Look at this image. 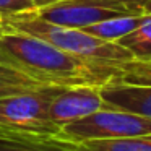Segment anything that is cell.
I'll return each instance as SVG.
<instances>
[{
    "label": "cell",
    "instance_id": "1",
    "mask_svg": "<svg viewBox=\"0 0 151 151\" xmlns=\"http://www.w3.org/2000/svg\"><path fill=\"white\" fill-rule=\"evenodd\" d=\"M0 63L55 86H102L114 80L119 72L83 62L47 41L7 26L0 31Z\"/></svg>",
    "mask_w": 151,
    "mask_h": 151
},
{
    "label": "cell",
    "instance_id": "2",
    "mask_svg": "<svg viewBox=\"0 0 151 151\" xmlns=\"http://www.w3.org/2000/svg\"><path fill=\"white\" fill-rule=\"evenodd\" d=\"M4 20L7 28L33 34V36L55 46L57 49L63 50L83 62L93 63V65L111 67V68L119 70L124 63L133 60L130 52L120 44L102 41L96 36L85 33L83 29H78V28H67L47 23V21L37 18L34 12L15 15V17H8Z\"/></svg>",
    "mask_w": 151,
    "mask_h": 151
},
{
    "label": "cell",
    "instance_id": "3",
    "mask_svg": "<svg viewBox=\"0 0 151 151\" xmlns=\"http://www.w3.org/2000/svg\"><path fill=\"white\" fill-rule=\"evenodd\" d=\"M63 86H42L0 98V130L33 135H59L60 128L50 122L49 107Z\"/></svg>",
    "mask_w": 151,
    "mask_h": 151
},
{
    "label": "cell",
    "instance_id": "4",
    "mask_svg": "<svg viewBox=\"0 0 151 151\" xmlns=\"http://www.w3.org/2000/svg\"><path fill=\"white\" fill-rule=\"evenodd\" d=\"M151 133V119L133 112L102 107L62 127L60 137L68 141L114 140Z\"/></svg>",
    "mask_w": 151,
    "mask_h": 151
},
{
    "label": "cell",
    "instance_id": "5",
    "mask_svg": "<svg viewBox=\"0 0 151 151\" xmlns=\"http://www.w3.org/2000/svg\"><path fill=\"white\" fill-rule=\"evenodd\" d=\"M120 0H57L34 10V15L52 24L83 29L99 21L127 15H141Z\"/></svg>",
    "mask_w": 151,
    "mask_h": 151
},
{
    "label": "cell",
    "instance_id": "6",
    "mask_svg": "<svg viewBox=\"0 0 151 151\" xmlns=\"http://www.w3.org/2000/svg\"><path fill=\"white\" fill-rule=\"evenodd\" d=\"M101 86L75 85L63 86L55 96L49 107V119L55 127H62L83 119L93 112L104 107V101L99 93Z\"/></svg>",
    "mask_w": 151,
    "mask_h": 151
},
{
    "label": "cell",
    "instance_id": "7",
    "mask_svg": "<svg viewBox=\"0 0 151 151\" xmlns=\"http://www.w3.org/2000/svg\"><path fill=\"white\" fill-rule=\"evenodd\" d=\"M104 107L133 112L151 119V86L128 85L111 80L99 88Z\"/></svg>",
    "mask_w": 151,
    "mask_h": 151
},
{
    "label": "cell",
    "instance_id": "8",
    "mask_svg": "<svg viewBox=\"0 0 151 151\" xmlns=\"http://www.w3.org/2000/svg\"><path fill=\"white\" fill-rule=\"evenodd\" d=\"M54 143L62 151H151V133L138 137L114 138V140L93 141H68L60 137L54 138Z\"/></svg>",
    "mask_w": 151,
    "mask_h": 151
},
{
    "label": "cell",
    "instance_id": "9",
    "mask_svg": "<svg viewBox=\"0 0 151 151\" xmlns=\"http://www.w3.org/2000/svg\"><path fill=\"white\" fill-rule=\"evenodd\" d=\"M146 18V13L141 15H127V17H115L109 18V20L99 21L96 24L83 28V31L91 36H96L102 41H109V42H117L124 36H127L130 31H133L137 26L143 23Z\"/></svg>",
    "mask_w": 151,
    "mask_h": 151
},
{
    "label": "cell",
    "instance_id": "10",
    "mask_svg": "<svg viewBox=\"0 0 151 151\" xmlns=\"http://www.w3.org/2000/svg\"><path fill=\"white\" fill-rule=\"evenodd\" d=\"M130 52L133 60H151V15H146L143 23L117 41Z\"/></svg>",
    "mask_w": 151,
    "mask_h": 151
},
{
    "label": "cell",
    "instance_id": "11",
    "mask_svg": "<svg viewBox=\"0 0 151 151\" xmlns=\"http://www.w3.org/2000/svg\"><path fill=\"white\" fill-rule=\"evenodd\" d=\"M42 86H50L46 83H41L18 70L12 68L8 65L0 63V98L10 94H18L24 91H34Z\"/></svg>",
    "mask_w": 151,
    "mask_h": 151
},
{
    "label": "cell",
    "instance_id": "12",
    "mask_svg": "<svg viewBox=\"0 0 151 151\" xmlns=\"http://www.w3.org/2000/svg\"><path fill=\"white\" fill-rule=\"evenodd\" d=\"M44 137L46 135L0 130V151H62L55 146H44Z\"/></svg>",
    "mask_w": 151,
    "mask_h": 151
},
{
    "label": "cell",
    "instance_id": "13",
    "mask_svg": "<svg viewBox=\"0 0 151 151\" xmlns=\"http://www.w3.org/2000/svg\"><path fill=\"white\" fill-rule=\"evenodd\" d=\"M114 80L128 85L151 86V60H130L124 63Z\"/></svg>",
    "mask_w": 151,
    "mask_h": 151
},
{
    "label": "cell",
    "instance_id": "14",
    "mask_svg": "<svg viewBox=\"0 0 151 151\" xmlns=\"http://www.w3.org/2000/svg\"><path fill=\"white\" fill-rule=\"evenodd\" d=\"M34 10H36V7L28 0H0V15L4 18L28 13V12Z\"/></svg>",
    "mask_w": 151,
    "mask_h": 151
},
{
    "label": "cell",
    "instance_id": "15",
    "mask_svg": "<svg viewBox=\"0 0 151 151\" xmlns=\"http://www.w3.org/2000/svg\"><path fill=\"white\" fill-rule=\"evenodd\" d=\"M120 2H124V4L130 5V7H133V8H137V10L143 12V7H145V4H146L148 0H120Z\"/></svg>",
    "mask_w": 151,
    "mask_h": 151
},
{
    "label": "cell",
    "instance_id": "16",
    "mask_svg": "<svg viewBox=\"0 0 151 151\" xmlns=\"http://www.w3.org/2000/svg\"><path fill=\"white\" fill-rule=\"evenodd\" d=\"M28 2H31L36 8H41V7H44V5H49V4H52V2H57V0H28Z\"/></svg>",
    "mask_w": 151,
    "mask_h": 151
},
{
    "label": "cell",
    "instance_id": "17",
    "mask_svg": "<svg viewBox=\"0 0 151 151\" xmlns=\"http://www.w3.org/2000/svg\"><path fill=\"white\" fill-rule=\"evenodd\" d=\"M143 12L146 15H151V0H148L146 4H145V7H143Z\"/></svg>",
    "mask_w": 151,
    "mask_h": 151
},
{
    "label": "cell",
    "instance_id": "18",
    "mask_svg": "<svg viewBox=\"0 0 151 151\" xmlns=\"http://www.w3.org/2000/svg\"><path fill=\"white\" fill-rule=\"evenodd\" d=\"M4 28H5V20H4V17L0 15V31L4 29Z\"/></svg>",
    "mask_w": 151,
    "mask_h": 151
}]
</instances>
